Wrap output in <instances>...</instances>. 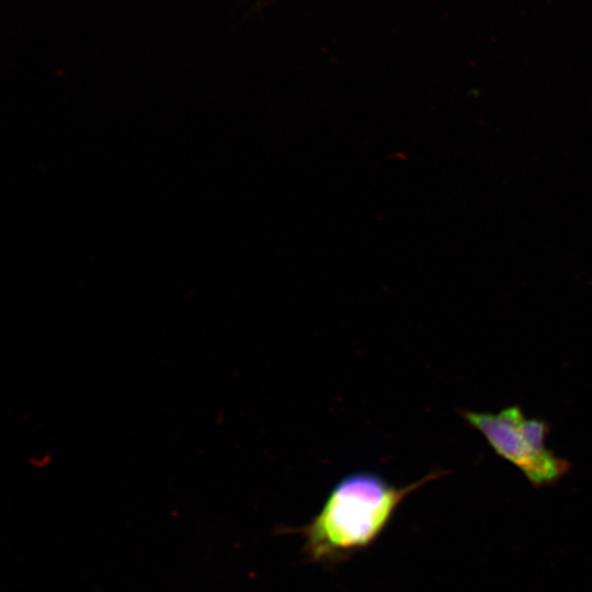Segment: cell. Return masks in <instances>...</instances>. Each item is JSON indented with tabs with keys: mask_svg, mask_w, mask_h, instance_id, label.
I'll return each mask as SVG.
<instances>
[{
	"mask_svg": "<svg viewBox=\"0 0 592 592\" xmlns=\"http://www.w3.org/2000/svg\"><path fill=\"white\" fill-rule=\"evenodd\" d=\"M445 474L435 470L397 487L377 473H350L332 487L321 509L307 524L282 527L280 533L300 535L307 561L333 568L369 548L410 493Z\"/></svg>",
	"mask_w": 592,
	"mask_h": 592,
	"instance_id": "1",
	"label": "cell"
},
{
	"mask_svg": "<svg viewBox=\"0 0 592 592\" xmlns=\"http://www.w3.org/2000/svg\"><path fill=\"white\" fill-rule=\"evenodd\" d=\"M463 419L488 442L493 452L514 465L534 487L555 485L571 464L546 446L548 423L526 418L519 406L497 413L462 410Z\"/></svg>",
	"mask_w": 592,
	"mask_h": 592,
	"instance_id": "2",
	"label": "cell"
}]
</instances>
